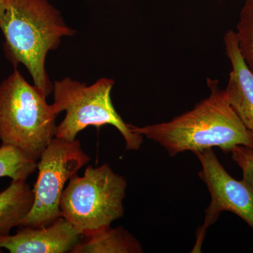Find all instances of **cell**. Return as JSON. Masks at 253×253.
Here are the masks:
<instances>
[{"label":"cell","mask_w":253,"mask_h":253,"mask_svg":"<svg viewBox=\"0 0 253 253\" xmlns=\"http://www.w3.org/2000/svg\"><path fill=\"white\" fill-rule=\"evenodd\" d=\"M207 83L211 94L191 111L152 126L128 124L131 130L158 143L172 157L213 147L226 153L236 146L253 149V133L241 122L219 81L208 79Z\"/></svg>","instance_id":"obj_1"},{"label":"cell","mask_w":253,"mask_h":253,"mask_svg":"<svg viewBox=\"0 0 253 253\" xmlns=\"http://www.w3.org/2000/svg\"><path fill=\"white\" fill-rule=\"evenodd\" d=\"M0 29L7 59L15 67L23 65L34 85L47 97L53 92V84L46 71V56L63 38L76 32L46 0H5Z\"/></svg>","instance_id":"obj_2"},{"label":"cell","mask_w":253,"mask_h":253,"mask_svg":"<svg viewBox=\"0 0 253 253\" xmlns=\"http://www.w3.org/2000/svg\"><path fill=\"white\" fill-rule=\"evenodd\" d=\"M15 68L0 84V140L38 161L55 137L59 113Z\"/></svg>","instance_id":"obj_3"},{"label":"cell","mask_w":253,"mask_h":253,"mask_svg":"<svg viewBox=\"0 0 253 253\" xmlns=\"http://www.w3.org/2000/svg\"><path fill=\"white\" fill-rule=\"evenodd\" d=\"M126 186V179L107 164L88 166L84 175L73 176L63 190L61 216L83 236L109 227L124 214Z\"/></svg>","instance_id":"obj_4"},{"label":"cell","mask_w":253,"mask_h":253,"mask_svg":"<svg viewBox=\"0 0 253 253\" xmlns=\"http://www.w3.org/2000/svg\"><path fill=\"white\" fill-rule=\"evenodd\" d=\"M114 84L109 78H101L89 86L69 78L54 81L53 105L58 113L66 112L56 126L55 137L71 141L87 126L111 125L122 134L126 149H140L144 136L133 132L113 106L111 93Z\"/></svg>","instance_id":"obj_5"},{"label":"cell","mask_w":253,"mask_h":253,"mask_svg":"<svg viewBox=\"0 0 253 253\" xmlns=\"http://www.w3.org/2000/svg\"><path fill=\"white\" fill-rule=\"evenodd\" d=\"M37 163L38 177L33 191L34 202L21 226L42 227L61 217L60 201L67 181L90 161L77 139L54 137Z\"/></svg>","instance_id":"obj_6"},{"label":"cell","mask_w":253,"mask_h":253,"mask_svg":"<svg viewBox=\"0 0 253 253\" xmlns=\"http://www.w3.org/2000/svg\"><path fill=\"white\" fill-rule=\"evenodd\" d=\"M201 164L199 177L207 186L211 203L206 211L204 224L196 234L192 253L201 252L208 228L216 222L223 212H230L246 221L253 230V194L244 181L229 175L212 149L194 153Z\"/></svg>","instance_id":"obj_7"},{"label":"cell","mask_w":253,"mask_h":253,"mask_svg":"<svg viewBox=\"0 0 253 253\" xmlns=\"http://www.w3.org/2000/svg\"><path fill=\"white\" fill-rule=\"evenodd\" d=\"M83 237L65 218L42 227L21 226L15 235L0 236V249L11 253H71Z\"/></svg>","instance_id":"obj_8"},{"label":"cell","mask_w":253,"mask_h":253,"mask_svg":"<svg viewBox=\"0 0 253 253\" xmlns=\"http://www.w3.org/2000/svg\"><path fill=\"white\" fill-rule=\"evenodd\" d=\"M224 42L231 65L226 95L241 122L253 133V73L241 54L236 32L228 31Z\"/></svg>","instance_id":"obj_9"},{"label":"cell","mask_w":253,"mask_h":253,"mask_svg":"<svg viewBox=\"0 0 253 253\" xmlns=\"http://www.w3.org/2000/svg\"><path fill=\"white\" fill-rule=\"evenodd\" d=\"M33 202V189L25 180L12 181L0 193V236L9 235L13 228L21 225Z\"/></svg>","instance_id":"obj_10"},{"label":"cell","mask_w":253,"mask_h":253,"mask_svg":"<svg viewBox=\"0 0 253 253\" xmlns=\"http://www.w3.org/2000/svg\"><path fill=\"white\" fill-rule=\"evenodd\" d=\"M83 237L71 253H143L139 241L123 227L109 226Z\"/></svg>","instance_id":"obj_11"},{"label":"cell","mask_w":253,"mask_h":253,"mask_svg":"<svg viewBox=\"0 0 253 253\" xmlns=\"http://www.w3.org/2000/svg\"><path fill=\"white\" fill-rule=\"evenodd\" d=\"M37 169V161L10 145L0 146V178L25 180Z\"/></svg>","instance_id":"obj_12"},{"label":"cell","mask_w":253,"mask_h":253,"mask_svg":"<svg viewBox=\"0 0 253 253\" xmlns=\"http://www.w3.org/2000/svg\"><path fill=\"white\" fill-rule=\"evenodd\" d=\"M236 29L240 51L253 73V0L246 1Z\"/></svg>","instance_id":"obj_13"},{"label":"cell","mask_w":253,"mask_h":253,"mask_svg":"<svg viewBox=\"0 0 253 253\" xmlns=\"http://www.w3.org/2000/svg\"><path fill=\"white\" fill-rule=\"evenodd\" d=\"M229 153L233 161L242 170V180L253 194V149L247 146H236Z\"/></svg>","instance_id":"obj_14"},{"label":"cell","mask_w":253,"mask_h":253,"mask_svg":"<svg viewBox=\"0 0 253 253\" xmlns=\"http://www.w3.org/2000/svg\"><path fill=\"white\" fill-rule=\"evenodd\" d=\"M4 1L5 0H0V20L2 16L3 11H4Z\"/></svg>","instance_id":"obj_15"},{"label":"cell","mask_w":253,"mask_h":253,"mask_svg":"<svg viewBox=\"0 0 253 253\" xmlns=\"http://www.w3.org/2000/svg\"><path fill=\"white\" fill-rule=\"evenodd\" d=\"M0 253H1V250L0 249Z\"/></svg>","instance_id":"obj_16"}]
</instances>
